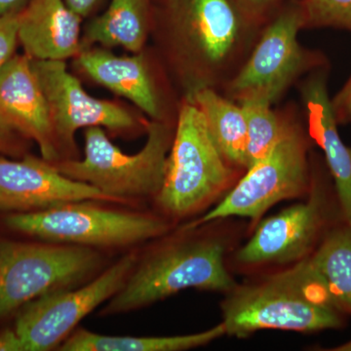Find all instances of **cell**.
I'll return each mask as SVG.
<instances>
[{
	"instance_id": "obj_1",
	"label": "cell",
	"mask_w": 351,
	"mask_h": 351,
	"mask_svg": "<svg viewBox=\"0 0 351 351\" xmlns=\"http://www.w3.org/2000/svg\"><path fill=\"white\" fill-rule=\"evenodd\" d=\"M226 243L198 228L159 237L137 260L125 283L99 311L101 316L133 313L186 289L230 293L237 286L226 267Z\"/></svg>"
},
{
	"instance_id": "obj_2",
	"label": "cell",
	"mask_w": 351,
	"mask_h": 351,
	"mask_svg": "<svg viewBox=\"0 0 351 351\" xmlns=\"http://www.w3.org/2000/svg\"><path fill=\"white\" fill-rule=\"evenodd\" d=\"M221 311L226 334L237 338L262 330L339 329L346 316L309 257L258 282L235 286Z\"/></svg>"
},
{
	"instance_id": "obj_3",
	"label": "cell",
	"mask_w": 351,
	"mask_h": 351,
	"mask_svg": "<svg viewBox=\"0 0 351 351\" xmlns=\"http://www.w3.org/2000/svg\"><path fill=\"white\" fill-rule=\"evenodd\" d=\"M1 223L6 230L27 239L107 253L133 250L172 228L160 214L97 200L75 201L29 213H4Z\"/></svg>"
},
{
	"instance_id": "obj_4",
	"label": "cell",
	"mask_w": 351,
	"mask_h": 351,
	"mask_svg": "<svg viewBox=\"0 0 351 351\" xmlns=\"http://www.w3.org/2000/svg\"><path fill=\"white\" fill-rule=\"evenodd\" d=\"M147 142L135 154L117 147L101 127L84 133V157L55 161L52 165L75 181L85 182L119 204L135 207L156 197L163 186L174 133L161 120L147 126Z\"/></svg>"
},
{
	"instance_id": "obj_5",
	"label": "cell",
	"mask_w": 351,
	"mask_h": 351,
	"mask_svg": "<svg viewBox=\"0 0 351 351\" xmlns=\"http://www.w3.org/2000/svg\"><path fill=\"white\" fill-rule=\"evenodd\" d=\"M110 263L96 249L0 237V322L36 298L89 282Z\"/></svg>"
},
{
	"instance_id": "obj_6",
	"label": "cell",
	"mask_w": 351,
	"mask_h": 351,
	"mask_svg": "<svg viewBox=\"0 0 351 351\" xmlns=\"http://www.w3.org/2000/svg\"><path fill=\"white\" fill-rule=\"evenodd\" d=\"M232 180L204 115L188 99L180 110L162 188L154 199L157 213L170 221L188 219L209 206Z\"/></svg>"
},
{
	"instance_id": "obj_7",
	"label": "cell",
	"mask_w": 351,
	"mask_h": 351,
	"mask_svg": "<svg viewBox=\"0 0 351 351\" xmlns=\"http://www.w3.org/2000/svg\"><path fill=\"white\" fill-rule=\"evenodd\" d=\"M307 149L300 126L283 120L280 137L269 154L247 170L216 206L186 226L195 228L230 217L258 219L277 203L308 193L313 176Z\"/></svg>"
},
{
	"instance_id": "obj_8",
	"label": "cell",
	"mask_w": 351,
	"mask_h": 351,
	"mask_svg": "<svg viewBox=\"0 0 351 351\" xmlns=\"http://www.w3.org/2000/svg\"><path fill=\"white\" fill-rule=\"evenodd\" d=\"M138 252V248L126 251L80 287L48 293L21 307L14 315L13 327L25 351L59 350L82 319L119 292L135 265Z\"/></svg>"
},
{
	"instance_id": "obj_9",
	"label": "cell",
	"mask_w": 351,
	"mask_h": 351,
	"mask_svg": "<svg viewBox=\"0 0 351 351\" xmlns=\"http://www.w3.org/2000/svg\"><path fill=\"white\" fill-rule=\"evenodd\" d=\"M331 199L321 177H313L306 202L286 208L262 221L237 252V263L248 267L287 265L308 258L338 223H332Z\"/></svg>"
},
{
	"instance_id": "obj_10",
	"label": "cell",
	"mask_w": 351,
	"mask_h": 351,
	"mask_svg": "<svg viewBox=\"0 0 351 351\" xmlns=\"http://www.w3.org/2000/svg\"><path fill=\"white\" fill-rule=\"evenodd\" d=\"M304 27L301 7L281 14L265 29L251 57L228 85L232 98L240 101L257 98L270 104L280 97L295 78L324 60L302 47L298 32Z\"/></svg>"
},
{
	"instance_id": "obj_11",
	"label": "cell",
	"mask_w": 351,
	"mask_h": 351,
	"mask_svg": "<svg viewBox=\"0 0 351 351\" xmlns=\"http://www.w3.org/2000/svg\"><path fill=\"white\" fill-rule=\"evenodd\" d=\"M31 63L47 101L62 160L78 158L75 137L80 129L101 127L126 132L137 128V120L125 108L88 94L69 73L66 61L31 59Z\"/></svg>"
},
{
	"instance_id": "obj_12",
	"label": "cell",
	"mask_w": 351,
	"mask_h": 351,
	"mask_svg": "<svg viewBox=\"0 0 351 351\" xmlns=\"http://www.w3.org/2000/svg\"><path fill=\"white\" fill-rule=\"evenodd\" d=\"M82 200L119 204L94 186L69 179L43 157L25 156L19 161L0 157L2 213H29Z\"/></svg>"
},
{
	"instance_id": "obj_13",
	"label": "cell",
	"mask_w": 351,
	"mask_h": 351,
	"mask_svg": "<svg viewBox=\"0 0 351 351\" xmlns=\"http://www.w3.org/2000/svg\"><path fill=\"white\" fill-rule=\"evenodd\" d=\"M0 128L36 142L45 160H62L45 95L25 54L0 71Z\"/></svg>"
},
{
	"instance_id": "obj_14",
	"label": "cell",
	"mask_w": 351,
	"mask_h": 351,
	"mask_svg": "<svg viewBox=\"0 0 351 351\" xmlns=\"http://www.w3.org/2000/svg\"><path fill=\"white\" fill-rule=\"evenodd\" d=\"M184 29L191 51L208 75L225 69L244 38V25L228 0H189Z\"/></svg>"
},
{
	"instance_id": "obj_15",
	"label": "cell",
	"mask_w": 351,
	"mask_h": 351,
	"mask_svg": "<svg viewBox=\"0 0 351 351\" xmlns=\"http://www.w3.org/2000/svg\"><path fill=\"white\" fill-rule=\"evenodd\" d=\"M311 136L324 152L328 171L334 182L341 214L351 225V147L341 140L327 86V71L321 68L301 87Z\"/></svg>"
},
{
	"instance_id": "obj_16",
	"label": "cell",
	"mask_w": 351,
	"mask_h": 351,
	"mask_svg": "<svg viewBox=\"0 0 351 351\" xmlns=\"http://www.w3.org/2000/svg\"><path fill=\"white\" fill-rule=\"evenodd\" d=\"M82 17L64 0H32L20 11L19 41L39 61H66L82 52Z\"/></svg>"
},
{
	"instance_id": "obj_17",
	"label": "cell",
	"mask_w": 351,
	"mask_h": 351,
	"mask_svg": "<svg viewBox=\"0 0 351 351\" xmlns=\"http://www.w3.org/2000/svg\"><path fill=\"white\" fill-rule=\"evenodd\" d=\"M77 64L94 82L128 99L154 120H161L160 105L143 55L117 56L108 50H82Z\"/></svg>"
},
{
	"instance_id": "obj_18",
	"label": "cell",
	"mask_w": 351,
	"mask_h": 351,
	"mask_svg": "<svg viewBox=\"0 0 351 351\" xmlns=\"http://www.w3.org/2000/svg\"><path fill=\"white\" fill-rule=\"evenodd\" d=\"M189 100L200 108L210 134L228 162L247 166V125L241 106L219 96L209 86L191 90Z\"/></svg>"
},
{
	"instance_id": "obj_19",
	"label": "cell",
	"mask_w": 351,
	"mask_h": 351,
	"mask_svg": "<svg viewBox=\"0 0 351 351\" xmlns=\"http://www.w3.org/2000/svg\"><path fill=\"white\" fill-rule=\"evenodd\" d=\"M226 335L223 323L206 331L169 337L107 336L76 328L60 351H182L204 346Z\"/></svg>"
},
{
	"instance_id": "obj_20",
	"label": "cell",
	"mask_w": 351,
	"mask_h": 351,
	"mask_svg": "<svg viewBox=\"0 0 351 351\" xmlns=\"http://www.w3.org/2000/svg\"><path fill=\"white\" fill-rule=\"evenodd\" d=\"M149 31V0H112L105 13L88 25L86 40L104 47L138 53Z\"/></svg>"
},
{
	"instance_id": "obj_21",
	"label": "cell",
	"mask_w": 351,
	"mask_h": 351,
	"mask_svg": "<svg viewBox=\"0 0 351 351\" xmlns=\"http://www.w3.org/2000/svg\"><path fill=\"white\" fill-rule=\"evenodd\" d=\"M339 308L351 315V225L332 226L309 256Z\"/></svg>"
},
{
	"instance_id": "obj_22",
	"label": "cell",
	"mask_w": 351,
	"mask_h": 351,
	"mask_svg": "<svg viewBox=\"0 0 351 351\" xmlns=\"http://www.w3.org/2000/svg\"><path fill=\"white\" fill-rule=\"evenodd\" d=\"M247 125V166L250 169L269 154L282 131L283 120L270 108L271 104L263 99L240 101Z\"/></svg>"
},
{
	"instance_id": "obj_23",
	"label": "cell",
	"mask_w": 351,
	"mask_h": 351,
	"mask_svg": "<svg viewBox=\"0 0 351 351\" xmlns=\"http://www.w3.org/2000/svg\"><path fill=\"white\" fill-rule=\"evenodd\" d=\"M300 7L304 27L351 32V0H304Z\"/></svg>"
},
{
	"instance_id": "obj_24",
	"label": "cell",
	"mask_w": 351,
	"mask_h": 351,
	"mask_svg": "<svg viewBox=\"0 0 351 351\" xmlns=\"http://www.w3.org/2000/svg\"><path fill=\"white\" fill-rule=\"evenodd\" d=\"M20 11L0 17V71L15 55L19 43Z\"/></svg>"
},
{
	"instance_id": "obj_25",
	"label": "cell",
	"mask_w": 351,
	"mask_h": 351,
	"mask_svg": "<svg viewBox=\"0 0 351 351\" xmlns=\"http://www.w3.org/2000/svg\"><path fill=\"white\" fill-rule=\"evenodd\" d=\"M332 107L338 124L351 125V76L341 91L332 98Z\"/></svg>"
},
{
	"instance_id": "obj_26",
	"label": "cell",
	"mask_w": 351,
	"mask_h": 351,
	"mask_svg": "<svg viewBox=\"0 0 351 351\" xmlns=\"http://www.w3.org/2000/svg\"><path fill=\"white\" fill-rule=\"evenodd\" d=\"M0 351H25L24 343L14 327L0 330Z\"/></svg>"
},
{
	"instance_id": "obj_27",
	"label": "cell",
	"mask_w": 351,
	"mask_h": 351,
	"mask_svg": "<svg viewBox=\"0 0 351 351\" xmlns=\"http://www.w3.org/2000/svg\"><path fill=\"white\" fill-rule=\"evenodd\" d=\"M0 152L10 156H20L23 152L22 144L15 134L0 128Z\"/></svg>"
},
{
	"instance_id": "obj_28",
	"label": "cell",
	"mask_w": 351,
	"mask_h": 351,
	"mask_svg": "<svg viewBox=\"0 0 351 351\" xmlns=\"http://www.w3.org/2000/svg\"><path fill=\"white\" fill-rule=\"evenodd\" d=\"M66 5L75 11L80 17H85L93 10L99 0H64Z\"/></svg>"
},
{
	"instance_id": "obj_29",
	"label": "cell",
	"mask_w": 351,
	"mask_h": 351,
	"mask_svg": "<svg viewBox=\"0 0 351 351\" xmlns=\"http://www.w3.org/2000/svg\"><path fill=\"white\" fill-rule=\"evenodd\" d=\"M25 0H0V17L6 14L18 12Z\"/></svg>"
},
{
	"instance_id": "obj_30",
	"label": "cell",
	"mask_w": 351,
	"mask_h": 351,
	"mask_svg": "<svg viewBox=\"0 0 351 351\" xmlns=\"http://www.w3.org/2000/svg\"><path fill=\"white\" fill-rule=\"evenodd\" d=\"M239 1H241L245 5H250V7L257 8V7L267 5V4L269 3L272 0H239Z\"/></svg>"
},
{
	"instance_id": "obj_31",
	"label": "cell",
	"mask_w": 351,
	"mask_h": 351,
	"mask_svg": "<svg viewBox=\"0 0 351 351\" xmlns=\"http://www.w3.org/2000/svg\"><path fill=\"white\" fill-rule=\"evenodd\" d=\"M331 351H351V339L350 341H346L343 345L336 346V348H331L329 350Z\"/></svg>"
}]
</instances>
